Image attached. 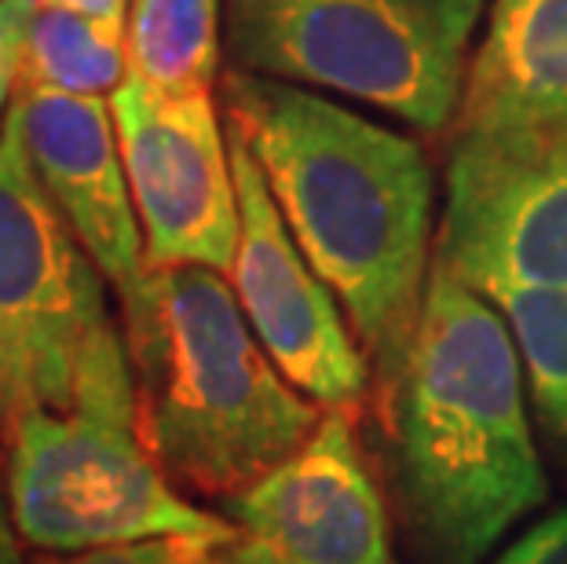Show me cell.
I'll list each match as a JSON object with an SVG mask.
<instances>
[{"mask_svg":"<svg viewBox=\"0 0 567 564\" xmlns=\"http://www.w3.org/2000/svg\"><path fill=\"white\" fill-rule=\"evenodd\" d=\"M117 301L140 433L184 495L224 506L319 429L220 271L147 268Z\"/></svg>","mask_w":567,"mask_h":564,"instance_id":"obj_3","label":"cell"},{"mask_svg":"<svg viewBox=\"0 0 567 564\" xmlns=\"http://www.w3.org/2000/svg\"><path fill=\"white\" fill-rule=\"evenodd\" d=\"M227 143H231L238 217H243L231 264L238 308L289 386L326 411L355 414L373 375L348 327L344 308L300 254L249 143L231 125H227Z\"/></svg>","mask_w":567,"mask_h":564,"instance_id":"obj_9","label":"cell"},{"mask_svg":"<svg viewBox=\"0 0 567 564\" xmlns=\"http://www.w3.org/2000/svg\"><path fill=\"white\" fill-rule=\"evenodd\" d=\"M224 510L235 539L213 550L216 564H392L384 499L352 411H326L305 448Z\"/></svg>","mask_w":567,"mask_h":564,"instance_id":"obj_10","label":"cell"},{"mask_svg":"<svg viewBox=\"0 0 567 564\" xmlns=\"http://www.w3.org/2000/svg\"><path fill=\"white\" fill-rule=\"evenodd\" d=\"M220 100L300 254L341 301L381 403L406 363L432 271L425 151L333 95L243 70L220 78Z\"/></svg>","mask_w":567,"mask_h":564,"instance_id":"obj_1","label":"cell"},{"mask_svg":"<svg viewBox=\"0 0 567 564\" xmlns=\"http://www.w3.org/2000/svg\"><path fill=\"white\" fill-rule=\"evenodd\" d=\"M128 74L143 85L213 92L224 63V0H128Z\"/></svg>","mask_w":567,"mask_h":564,"instance_id":"obj_13","label":"cell"},{"mask_svg":"<svg viewBox=\"0 0 567 564\" xmlns=\"http://www.w3.org/2000/svg\"><path fill=\"white\" fill-rule=\"evenodd\" d=\"M498 305L520 345L524 370L546 425L567 448V290L505 294Z\"/></svg>","mask_w":567,"mask_h":564,"instance_id":"obj_15","label":"cell"},{"mask_svg":"<svg viewBox=\"0 0 567 564\" xmlns=\"http://www.w3.org/2000/svg\"><path fill=\"white\" fill-rule=\"evenodd\" d=\"M410 535L429 564H476L546 502L524 356L491 297L432 260L406 363L378 403Z\"/></svg>","mask_w":567,"mask_h":564,"instance_id":"obj_2","label":"cell"},{"mask_svg":"<svg viewBox=\"0 0 567 564\" xmlns=\"http://www.w3.org/2000/svg\"><path fill=\"white\" fill-rule=\"evenodd\" d=\"M103 283L33 173L11 100L0 125V462L22 414L74 392L84 348L111 322Z\"/></svg>","mask_w":567,"mask_h":564,"instance_id":"obj_6","label":"cell"},{"mask_svg":"<svg viewBox=\"0 0 567 564\" xmlns=\"http://www.w3.org/2000/svg\"><path fill=\"white\" fill-rule=\"evenodd\" d=\"M484 0H224L231 70L352 100L443 136Z\"/></svg>","mask_w":567,"mask_h":564,"instance_id":"obj_5","label":"cell"},{"mask_svg":"<svg viewBox=\"0 0 567 564\" xmlns=\"http://www.w3.org/2000/svg\"><path fill=\"white\" fill-rule=\"evenodd\" d=\"M16 103L41 187L122 297L147 271V260L117 147L111 95L16 92Z\"/></svg>","mask_w":567,"mask_h":564,"instance_id":"obj_11","label":"cell"},{"mask_svg":"<svg viewBox=\"0 0 567 564\" xmlns=\"http://www.w3.org/2000/svg\"><path fill=\"white\" fill-rule=\"evenodd\" d=\"M38 4L41 8L78 11V16L103 19V22H117V27H125V16H128V0H38Z\"/></svg>","mask_w":567,"mask_h":564,"instance_id":"obj_19","label":"cell"},{"mask_svg":"<svg viewBox=\"0 0 567 564\" xmlns=\"http://www.w3.org/2000/svg\"><path fill=\"white\" fill-rule=\"evenodd\" d=\"M125 78V27L63 8H33L16 92L114 95Z\"/></svg>","mask_w":567,"mask_h":564,"instance_id":"obj_14","label":"cell"},{"mask_svg":"<svg viewBox=\"0 0 567 564\" xmlns=\"http://www.w3.org/2000/svg\"><path fill=\"white\" fill-rule=\"evenodd\" d=\"M4 488L22 543L44 554H81L143 539H195L224 546L235 524L198 510L154 462L140 433L136 386L122 322L84 348L74 392L33 407L11 425Z\"/></svg>","mask_w":567,"mask_h":564,"instance_id":"obj_4","label":"cell"},{"mask_svg":"<svg viewBox=\"0 0 567 564\" xmlns=\"http://www.w3.org/2000/svg\"><path fill=\"white\" fill-rule=\"evenodd\" d=\"M111 111L147 268L231 275L243 217L213 92L168 95L128 74L111 95Z\"/></svg>","mask_w":567,"mask_h":564,"instance_id":"obj_8","label":"cell"},{"mask_svg":"<svg viewBox=\"0 0 567 564\" xmlns=\"http://www.w3.org/2000/svg\"><path fill=\"white\" fill-rule=\"evenodd\" d=\"M33 8H38V0H0V125H4L11 100H16Z\"/></svg>","mask_w":567,"mask_h":564,"instance_id":"obj_17","label":"cell"},{"mask_svg":"<svg viewBox=\"0 0 567 564\" xmlns=\"http://www.w3.org/2000/svg\"><path fill=\"white\" fill-rule=\"evenodd\" d=\"M205 546L209 543H195V539H143V543L95 546L81 554H55L44 564H179Z\"/></svg>","mask_w":567,"mask_h":564,"instance_id":"obj_16","label":"cell"},{"mask_svg":"<svg viewBox=\"0 0 567 564\" xmlns=\"http://www.w3.org/2000/svg\"><path fill=\"white\" fill-rule=\"evenodd\" d=\"M213 550H216V546H205V550H195V554H190V557H184V561H179V564H216V557H213Z\"/></svg>","mask_w":567,"mask_h":564,"instance_id":"obj_21","label":"cell"},{"mask_svg":"<svg viewBox=\"0 0 567 564\" xmlns=\"http://www.w3.org/2000/svg\"><path fill=\"white\" fill-rule=\"evenodd\" d=\"M494 564H567V510L538 521Z\"/></svg>","mask_w":567,"mask_h":564,"instance_id":"obj_18","label":"cell"},{"mask_svg":"<svg viewBox=\"0 0 567 564\" xmlns=\"http://www.w3.org/2000/svg\"><path fill=\"white\" fill-rule=\"evenodd\" d=\"M567 122V0H494L451 140Z\"/></svg>","mask_w":567,"mask_h":564,"instance_id":"obj_12","label":"cell"},{"mask_svg":"<svg viewBox=\"0 0 567 564\" xmlns=\"http://www.w3.org/2000/svg\"><path fill=\"white\" fill-rule=\"evenodd\" d=\"M432 260L491 301L567 290V122L451 140Z\"/></svg>","mask_w":567,"mask_h":564,"instance_id":"obj_7","label":"cell"},{"mask_svg":"<svg viewBox=\"0 0 567 564\" xmlns=\"http://www.w3.org/2000/svg\"><path fill=\"white\" fill-rule=\"evenodd\" d=\"M0 564H27V557H22V535L16 527V517H11L4 484H0Z\"/></svg>","mask_w":567,"mask_h":564,"instance_id":"obj_20","label":"cell"}]
</instances>
